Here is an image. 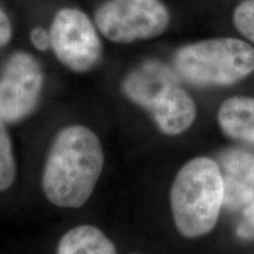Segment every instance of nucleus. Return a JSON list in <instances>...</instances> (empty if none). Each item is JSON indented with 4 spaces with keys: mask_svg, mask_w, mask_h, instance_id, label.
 Instances as JSON below:
<instances>
[{
    "mask_svg": "<svg viewBox=\"0 0 254 254\" xmlns=\"http://www.w3.org/2000/svg\"><path fill=\"white\" fill-rule=\"evenodd\" d=\"M104 150L86 126L71 125L58 132L47 154L41 187L51 204L79 208L93 194L104 167Z\"/></svg>",
    "mask_w": 254,
    "mask_h": 254,
    "instance_id": "nucleus-1",
    "label": "nucleus"
},
{
    "mask_svg": "<svg viewBox=\"0 0 254 254\" xmlns=\"http://www.w3.org/2000/svg\"><path fill=\"white\" fill-rule=\"evenodd\" d=\"M128 100L150 113L166 135L186 132L196 119V104L184 88L176 69L160 60L148 59L132 68L122 81Z\"/></svg>",
    "mask_w": 254,
    "mask_h": 254,
    "instance_id": "nucleus-2",
    "label": "nucleus"
},
{
    "mask_svg": "<svg viewBox=\"0 0 254 254\" xmlns=\"http://www.w3.org/2000/svg\"><path fill=\"white\" fill-rule=\"evenodd\" d=\"M170 205L183 237L196 239L213 231L224 206V180L217 161L195 157L184 164L171 186Z\"/></svg>",
    "mask_w": 254,
    "mask_h": 254,
    "instance_id": "nucleus-3",
    "label": "nucleus"
},
{
    "mask_svg": "<svg viewBox=\"0 0 254 254\" xmlns=\"http://www.w3.org/2000/svg\"><path fill=\"white\" fill-rule=\"evenodd\" d=\"M173 68L195 86H230L254 72V47L228 37L195 41L176 51Z\"/></svg>",
    "mask_w": 254,
    "mask_h": 254,
    "instance_id": "nucleus-4",
    "label": "nucleus"
},
{
    "mask_svg": "<svg viewBox=\"0 0 254 254\" xmlns=\"http://www.w3.org/2000/svg\"><path fill=\"white\" fill-rule=\"evenodd\" d=\"M170 20V12L161 0H107L94 14L98 31L117 44L161 36Z\"/></svg>",
    "mask_w": 254,
    "mask_h": 254,
    "instance_id": "nucleus-5",
    "label": "nucleus"
},
{
    "mask_svg": "<svg viewBox=\"0 0 254 254\" xmlns=\"http://www.w3.org/2000/svg\"><path fill=\"white\" fill-rule=\"evenodd\" d=\"M57 59L75 73L91 71L101 59L103 44L88 15L78 8L59 9L50 28Z\"/></svg>",
    "mask_w": 254,
    "mask_h": 254,
    "instance_id": "nucleus-6",
    "label": "nucleus"
},
{
    "mask_svg": "<svg viewBox=\"0 0 254 254\" xmlns=\"http://www.w3.org/2000/svg\"><path fill=\"white\" fill-rule=\"evenodd\" d=\"M43 68L31 53H12L0 74V119L15 124L37 109L44 88Z\"/></svg>",
    "mask_w": 254,
    "mask_h": 254,
    "instance_id": "nucleus-7",
    "label": "nucleus"
},
{
    "mask_svg": "<svg viewBox=\"0 0 254 254\" xmlns=\"http://www.w3.org/2000/svg\"><path fill=\"white\" fill-rule=\"evenodd\" d=\"M224 204L239 207L254 198V155L241 150H228L221 155Z\"/></svg>",
    "mask_w": 254,
    "mask_h": 254,
    "instance_id": "nucleus-8",
    "label": "nucleus"
},
{
    "mask_svg": "<svg viewBox=\"0 0 254 254\" xmlns=\"http://www.w3.org/2000/svg\"><path fill=\"white\" fill-rule=\"evenodd\" d=\"M217 120L228 138L254 146V98L244 95L228 98L219 107Z\"/></svg>",
    "mask_w": 254,
    "mask_h": 254,
    "instance_id": "nucleus-9",
    "label": "nucleus"
},
{
    "mask_svg": "<svg viewBox=\"0 0 254 254\" xmlns=\"http://www.w3.org/2000/svg\"><path fill=\"white\" fill-rule=\"evenodd\" d=\"M56 254H118L116 245L100 228L80 225L66 232L57 245Z\"/></svg>",
    "mask_w": 254,
    "mask_h": 254,
    "instance_id": "nucleus-10",
    "label": "nucleus"
},
{
    "mask_svg": "<svg viewBox=\"0 0 254 254\" xmlns=\"http://www.w3.org/2000/svg\"><path fill=\"white\" fill-rule=\"evenodd\" d=\"M5 124L0 119V192L11 189L17 178L13 144Z\"/></svg>",
    "mask_w": 254,
    "mask_h": 254,
    "instance_id": "nucleus-11",
    "label": "nucleus"
},
{
    "mask_svg": "<svg viewBox=\"0 0 254 254\" xmlns=\"http://www.w3.org/2000/svg\"><path fill=\"white\" fill-rule=\"evenodd\" d=\"M233 24L244 37L254 44V0H244L234 8Z\"/></svg>",
    "mask_w": 254,
    "mask_h": 254,
    "instance_id": "nucleus-12",
    "label": "nucleus"
},
{
    "mask_svg": "<svg viewBox=\"0 0 254 254\" xmlns=\"http://www.w3.org/2000/svg\"><path fill=\"white\" fill-rule=\"evenodd\" d=\"M237 234L241 239H254V198L244 209L243 215L237 226Z\"/></svg>",
    "mask_w": 254,
    "mask_h": 254,
    "instance_id": "nucleus-13",
    "label": "nucleus"
},
{
    "mask_svg": "<svg viewBox=\"0 0 254 254\" xmlns=\"http://www.w3.org/2000/svg\"><path fill=\"white\" fill-rule=\"evenodd\" d=\"M32 45L40 52H45V51L50 50L52 44H51V34L50 31H46L43 27H34L31 31L30 34Z\"/></svg>",
    "mask_w": 254,
    "mask_h": 254,
    "instance_id": "nucleus-14",
    "label": "nucleus"
},
{
    "mask_svg": "<svg viewBox=\"0 0 254 254\" xmlns=\"http://www.w3.org/2000/svg\"><path fill=\"white\" fill-rule=\"evenodd\" d=\"M12 33H13V28H12L11 20L4 9L0 7V49L9 43Z\"/></svg>",
    "mask_w": 254,
    "mask_h": 254,
    "instance_id": "nucleus-15",
    "label": "nucleus"
},
{
    "mask_svg": "<svg viewBox=\"0 0 254 254\" xmlns=\"http://www.w3.org/2000/svg\"><path fill=\"white\" fill-rule=\"evenodd\" d=\"M133 254H139V253H133Z\"/></svg>",
    "mask_w": 254,
    "mask_h": 254,
    "instance_id": "nucleus-16",
    "label": "nucleus"
}]
</instances>
